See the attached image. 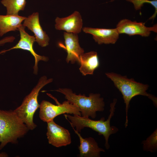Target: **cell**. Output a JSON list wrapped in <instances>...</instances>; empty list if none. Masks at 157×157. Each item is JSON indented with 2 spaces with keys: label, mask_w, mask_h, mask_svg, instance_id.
<instances>
[{
  "label": "cell",
  "mask_w": 157,
  "mask_h": 157,
  "mask_svg": "<svg viewBox=\"0 0 157 157\" xmlns=\"http://www.w3.org/2000/svg\"><path fill=\"white\" fill-rule=\"evenodd\" d=\"M117 99H114L112 103L110 104V114L108 119L105 120L103 117L98 120H92L89 117H83L77 115L73 116L68 114H64V116L69 121L72 128H75L76 130L78 132L85 127L90 128L98 133L99 135H103L105 140L104 146L106 149H108L110 147L108 140L110 135L116 133L118 129L115 126L110 125V119L114 115L115 105Z\"/></svg>",
  "instance_id": "1"
},
{
  "label": "cell",
  "mask_w": 157,
  "mask_h": 157,
  "mask_svg": "<svg viewBox=\"0 0 157 157\" xmlns=\"http://www.w3.org/2000/svg\"><path fill=\"white\" fill-rule=\"evenodd\" d=\"M105 74L113 82L115 86L123 96L126 106V128L128 123V112L129 103L134 97L138 95L147 97L152 101L154 105L157 106L156 97L147 92L149 87L148 85L138 82L133 78H129L126 76H123L113 72H107Z\"/></svg>",
  "instance_id": "2"
},
{
  "label": "cell",
  "mask_w": 157,
  "mask_h": 157,
  "mask_svg": "<svg viewBox=\"0 0 157 157\" xmlns=\"http://www.w3.org/2000/svg\"><path fill=\"white\" fill-rule=\"evenodd\" d=\"M29 130L13 110L0 109V150L9 143H17Z\"/></svg>",
  "instance_id": "3"
},
{
  "label": "cell",
  "mask_w": 157,
  "mask_h": 157,
  "mask_svg": "<svg viewBox=\"0 0 157 157\" xmlns=\"http://www.w3.org/2000/svg\"><path fill=\"white\" fill-rule=\"evenodd\" d=\"M54 91L63 94L67 100L78 106L83 117L94 119L97 112H102L104 110V99L99 93H91L87 97L84 94H76L71 89L67 88H60Z\"/></svg>",
  "instance_id": "4"
},
{
  "label": "cell",
  "mask_w": 157,
  "mask_h": 157,
  "mask_svg": "<svg viewBox=\"0 0 157 157\" xmlns=\"http://www.w3.org/2000/svg\"><path fill=\"white\" fill-rule=\"evenodd\" d=\"M53 81L52 78L48 79L45 76L41 77L36 85L24 98L21 105L13 110L29 130H33L37 126L33 118L35 112L39 108L38 101L39 92L44 86Z\"/></svg>",
  "instance_id": "5"
},
{
  "label": "cell",
  "mask_w": 157,
  "mask_h": 157,
  "mask_svg": "<svg viewBox=\"0 0 157 157\" xmlns=\"http://www.w3.org/2000/svg\"><path fill=\"white\" fill-rule=\"evenodd\" d=\"M39 116L40 119L47 123L53 120L58 116L67 113L81 116L80 110L76 106L67 100L62 104L54 105L50 102L43 100L40 104Z\"/></svg>",
  "instance_id": "6"
},
{
  "label": "cell",
  "mask_w": 157,
  "mask_h": 157,
  "mask_svg": "<svg viewBox=\"0 0 157 157\" xmlns=\"http://www.w3.org/2000/svg\"><path fill=\"white\" fill-rule=\"evenodd\" d=\"M120 34H126L129 36L138 35L143 37L149 36L151 32H157V25L147 27L145 23L132 21L125 19L120 20L117 23L116 28Z\"/></svg>",
  "instance_id": "7"
},
{
  "label": "cell",
  "mask_w": 157,
  "mask_h": 157,
  "mask_svg": "<svg viewBox=\"0 0 157 157\" xmlns=\"http://www.w3.org/2000/svg\"><path fill=\"white\" fill-rule=\"evenodd\" d=\"M25 27L22 25L19 28L20 35V39L18 43L10 49L1 51L0 54L15 49H21L28 51L33 56L35 59V65L33 66V73L37 74L38 68V63L40 61H47L49 60L48 57L40 56L37 54L33 49V46L35 41L34 36H31L26 33L25 30Z\"/></svg>",
  "instance_id": "8"
},
{
  "label": "cell",
  "mask_w": 157,
  "mask_h": 157,
  "mask_svg": "<svg viewBox=\"0 0 157 157\" xmlns=\"http://www.w3.org/2000/svg\"><path fill=\"white\" fill-rule=\"evenodd\" d=\"M47 123L46 135L49 144L59 147L71 143V135L67 129L56 124L53 120Z\"/></svg>",
  "instance_id": "9"
},
{
  "label": "cell",
  "mask_w": 157,
  "mask_h": 157,
  "mask_svg": "<svg viewBox=\"0 0 157 157\" xmlns=\"http://www.w3.org/2000/svg\"><path fill=\"white\" fill-rule=\"evenodd\" d=\"M55 28L68 33L78 34L81 32L83 22L79 12L75 11L71 15L64 17H57L55 19Z\"/></svg>",
  "instance_id": "10"
},
{
  "label": "cell",
  "mask_w": 157,
  "mask_h": 157,
  "mask_svg": "<svg viewBox=\"0 0 157 157\" xmlns=\"http://www.w3.org/2000/svg\"><path fill=\"white\" fill-rule=\"evenodd\" d=\"M85 33L91 34L99 44H114L118 40L119 34L116 28H104L85 27L82 28Z\"/></svg>",
  "instance_id": "11"
},
{
  "label": "cell",
  "mask_w": 157,
  "mask_h": 157,
  "mask_svg": "<svg viewBox=\"0 0 157 157\" xmlns=\"http://www.w3.org/2000/svg\"><path fill=\"white\" fill-rule=\"evenodd\" d=\"M63 37L67 53L66 62L72 64L76 62L79 63L80 56L84 51L79 44L78 34L65 32Z\"/></svg>",
  "instance_id": "12"
},
{
  "label": "cell",
  "mask_w": 157,
  "mask_h": 157,
  "mask_svg": "<svg viewBox=\"0 0 157 157\" xmlns=\"http://www.w3.org/2000/svg\"><path fill=\"white\" fill-rule=\"evenodd\" d=\"M22 25L33 32L35 41L39 45L44 47L49 45L50 39L40 24L38 13H33L26 17Z\"/></svg>",
  "instance_id": "13"
},
{
  "label": "cell",
  "mask_w": 157,
  "mask_h": 157,
  "mask_svg": "<svg viewBox=\"0 0 157 157\" xmlns=\"http://www.w3.org/2000/svg\"><path fill=\"white\" fill-rule=\"evenodd\" d=\"M79 138L80 144L78 147L79 156L81 157H100V153L104 150L99 147L97 142L91 137L83 138L79 132L72 128Z\"/></svg>",
  "instance_id": "14"
},
{
  "label": "cell",
  "mask_w": 157,
  "mask_h": 157,
  "mask_svg": "<svg viewBox=\"0 0 157 157\" xmlns=\"http://www.w3.org/2000/svg\"><path fill=\"white\" fill-rule=\"evenodd\" d=\"M79 63V69L83 75L93 74L99 64L97 52L92 51L84 53L80 56Z\"/></svg>",
  "instance_id": "15"
},
{
  "label": "cell",
  "mask_w": 157,
  "mask_h": 157,
  "mask_svg": "<svg viewBox=\"0 0 157 157\" xmlns=\"http://www.w3.org/2000/svg\"><path fill=\"white\" fill-rule=\"evenodd\" d=\"M26 17L19 15H0V36L9 31L18 30Z\"/></svg>",
  "instance_id": "16"
},
{
  "label": "cell",
  "mask_w": 157,
  "mask_h": 157,
  "mask_svg": "<svg viewBox=\"0 0 157 157\" xmlns=\"http://www.w3.org/2000/svg\"><path fill=\"white\" fill-rule=\"evenodd\" d=\"M1 4L6 8L7 15H18L19 12L24 10L26 0H1Z\"/></svg>",
  "instance_id": "17"
},
{
  "label": "cell",
  "mask_w": 157,
  "mask_h": 157,
  "mask_svg": "<svg viewBox=\"0 0 157 157\" xmlns=\"http://www.w3.org/2000/svg\"><path fill=\"white\" fill-rule=\"evenodd\" d=\"M143 149L144 151L153 153L157 150V129L146 140H143Z\"/></svg>",
  "instance_id": "18"
},
{
  "label": "cell",
  "mask_w": 157,
  "mask_h": 157,
  "mask_svg": "<svg viewBox=\"0 0 157 157\" xmlns=\"http://www.w3.org/2000/svg\"><path fill=\"white\" fill-rule=\"evenodd\" d=\"M127 1L133 4L135 9L136 10H140L145 3H148L151 5L155 9L153 15L149 19L153 20L156 18L157 14V0H126Z\"/></svg>",
  "instance_id": "19"
},
{
  "label": "cell",
  "mask_w": 157,
  "mask_h": 157,
  "mask_svg": "<svg viewBox=\"0 0 157 157\" xmlns=\"http://www.w3.org/2000/svg\"><path fill=\"white\" fill-rule=\"evenodd\" d=\"M15 39V37L13 36H9L5 37L0 40V46L3 45L7 43L12 42Z\"/></svg>",
  "instance_id": "20"
},
{
  "label": "cell",
  "mask_w": 157,
  "mask_h": 157,
  "mask_svg": "<svg viewBox=\"0 0 157 157\" xmlns=\"http://www.w3.org/2000/svg\"><path fill=\"white\" fill-rule=\"evenodd\" d=\"M7 156H8V155L6 153H1L0 152V157H7Z\"/></svg>",
  "instance_id": "21"
},
{
  "label": "cell",
  "mask_w": 157,
  "mask_h": 157,
  "mask_svg": "<svg viewBox=\"0 0 157 157\" xmlns=\"http://www.w3.org/2000/svg\"><path fill=\"white\" fill-rule=\"evenodd\" d=\"M115 0H110V2H112L115 1Z\"/></svg>",
  "instance_id": "22"
}]
</instances>
